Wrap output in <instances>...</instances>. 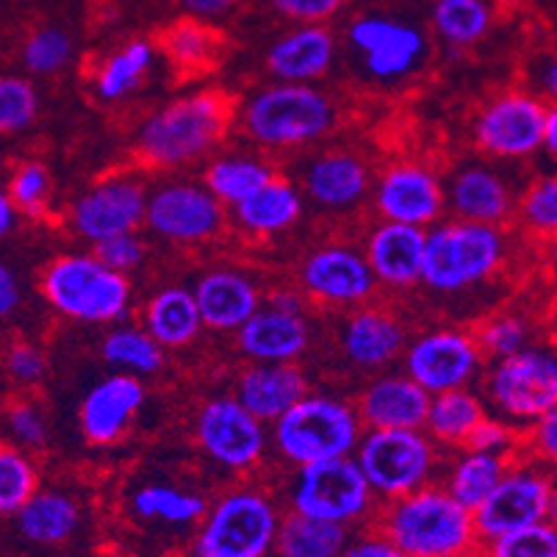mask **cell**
<instances>
[{
  "mask_svg": "<svg viewBox=\"0 0 557 557\" xmlns=\"http://www.w3.org/2000/svg\"><path fill=\"white\" fill-rule=\"evenodd\" d=\"M239 120L261 148L292 150L322 139L336 123V106L311 84H275L252 95Z\"/></svg>",
  "mask_w": 557,
  "mask_h": 557,
  "instance_id": "4",
  "label": "cell"
},
{
  "mask_svg": "<svg viewBox=\"0 0 557 557\" xmlns=\"http://www.w3.org/2000/svg\"><path fill=\"white\" fill-rule=\"evenodd\" d=\"M7 430L12 435L14 447L20 449H42L50 438L48 417H45L42 405L34 399H14L3 410Z\"/></svg>",
  "mask_w": 557,
  "mask_h": 557,
  "instance_id": "49",
  "label": "cell"
},
{
  "mask_svg": "<svg viewBox=\"0 0 557 557\" xmlns=\"http://www.w3.org/2000/svg\"><path fill=\"white\" fill-rule=\"evenodd\" d=\"M14 225H17V211H14L7 189H0V239H7L9 233L14 231Z\"/></svg>",
  "mask_w": 557,
  "mask_h": 557,
  "instance_id": "59",
  "label": "cell"
},
{
  "mask_svg": "<svg viewBox=\"0 0 557 557\" xmlns=\"http://www.w3.org/2000/svg\"><path fill=\"white\" fill-rule=\"evenodd\" d=\"M485 417V403L469 388H455V392L433 394L424 417V435L435 447L463 449L466 438L478 428L480 419Z\"/></svg>",
  "mask_w": 557,
  "mask_h": 557,
  "instance_id": "33",
  "label": "cell"
},
{
  "mask_svg": "<svg viewBox=\"0 0 557 557\" xmlns=\"http://www.w3.org/2000/svg\"><path fill=\"white\" fill-rule=\"evenodd\" d=\"M508 258V233L499 225L449 220L424 233V258L419 283L455 295L491 281Z\"/></svg>",
  "mask_w": 557,
  "mask_h": 557,
  "instance_id": "3",
  "label": "cell"
},
{
  "mask_svg": "<svg viewBox=\"0 0 557 557\" xmlns=\"http://www.w3.org/2000/svg\"><path fill=\"white\" fill-rule=\"evenodd\" d=\"M148 399L139 377L131 374H109L86 392L78 410L81 433L95 447H109L128 433L131 422Z\"/></svg>",
  "mask_w": 557,
  "mask_h": 557,
  "instance_id": "21",
  "label": "cell"
},
{
  "mask_svg": "<svg viewBox=\"0 0 557 557\" xmlns=\"http://www.w3.org/2000/svg\"><path fill=\"white\" fill-rule=\"evenodd\" d=\"M270 3L275 12L288 20H297L300 25L322 23L344 7V0H270Z\"/></svg>",
  "mask_w": 557,
  "mask_h": 557,
  "instance_id": "53",
  "label": "cell"
},
{
  "mask_svg": "<svg viewBox=\"0 0 557 557\" xmlns=\"http://www.w3.org/2000/svg\"><path fill=\"white\" fill-rule=\"evenodd\" d=\"M516 214L519 222L533 231L535 236L552 239L557 233V181L555 175H541L533 184L521 191L516 200Z\"/></svg>",
  "mask_w": 557,
  "mask_h": 557,
  "instance_id": "47",
  "label": "cell"
},
{
  "mask_svg": "<svg viewBox=\"0 0 557 557\" xmlns=\"http://www.w3.org/2000/svg\"><path fill=\"white\" fill-rule=\"evenodd\" d=\"M275 172L267 161L252 159V156H222V159L211 161L209 170H206V189L222 202V206H236V202L245 200L247 195L258 189L261 184L272 178Z\"/></svg>",
  "mask_w": 557,
  "mask_h": 557,
  "instance_id": "37",
  "label": "cell"
},
{
  "mask_svg": "<svg viewBox=\"0 0 557 557\" xmlns=\"http://www.w3.org/2000/svg\"><path fill=\"white\" fill-rule=\"evenodd\" d=\"M281 516L263 491H227L197 521L191 557H272Z\"/></svg>",
  "mask_w": 557,
  "mask_h": 557,
  "instance_id": "7",
  "label": "cell"
},
{
  "mask_svg": "<svg viewBox=\"0 0 557 557\" xmlns=\"http://www.w3.org/2000/svg\"><path fill=\"white\" fill-rule=\"evenodd\" d=\"M336 42L322 25H300L277 39L267 53V67L281 84H311L331 70Z\"/></svg>",
  "mask_w": 557,
  "mask_h": 557,
  "instance_id": "28",
  "label": "cell"
},
{
  "mask_svg": "<svg viewBox=\"0 0 557 557\" xmlns=\"http://www.w3.org/2000/svg\"><path fill=\"white\" fill-rule=\"evenodd\" d=\"M288 505H292V513L331 521L349 530L372 519L377 510V499L352 458H331L300 466Z\"/></svg>",
  "mask_w": 557,
  "mask_h": 557,
  "instance_id": "9",
  "label": "cell"
},
{
  "mask_svg": "<svg viewBox=\"0 0 557 557\" xmlns=\"http://www.w3.org/2000/svg\"><path fill=\"white\" fill-rule=\"evenodd\" d=\"M352 460L377 503H392L430 485L438 469V447L424 430H367Z\"/></svg>",
  "mask_w": 557,
  "mask_h": 557,
  "instance_id": "8",
  "label": "cell"
},
{
  "mask_svg": "<svg viewBox=\"0 0 557 557\" xmlns=\"http://www.w3.org/2000/svg\"><path fill=\"white\" fill-rule=\"evenodd\" d=\"M300 283L306 295L325 306H358L374 295L372 270L363 252L347 245H327L302 261Z\"/></svg>",
  "mask_w": 557,
  "mask_h": 557,
  "instance_id": "19",
  "label": "cell"
},
{
  "mask_svg": "<svg viewBox=\"0 0 557 557\" xmlns=\"http://www.w3.org/2000/svg\"><path fill=\"white\" fill-rule=\"evenodd\" d=\"M23 302V288L7 261H0V319H9Z\"/></svg>",
  "mask_w": 557,
  "mask_h": 557,
  "instance_id": "56",
  "label": "cell"
},
{
  "mask_svg": "<svg viewBox=\"0 0 557 557\" xmlns=\"http://www.w3.org/2000/svg\"><path fill=\"white\" fill-rule=\"evenodd\" d=\"M521 442H524V438H521L516 424L485 413V417L478 422V428L469 433L463 449H474V453H494V455H519Z\"/></svg>",
  "mask_w": 557,
  "mask_h": 557,
  "instance_id": "50",
  "label": "cell"
},
{
  "mask_svg": "<svg viewBox=\"0 0 557 557\" xmlns=\"http://www.w3.org/2000/svg\"><path fill=\"white\" fill-rule=\"evenodd\" d=\"M372 530L405 557L472 555L480 541L472 510L460 508L442 485H422L374 510Z\"/></svg>",
  "mask_w": 557,
  "mask_h": 557,
  "instance_id": "1",
  "label": "cell"
},
{
  "mask_svg": "<svg viewBox=\"0 0 557 557\" xmlns=\"http://www.w3.org/2000/svg\"><path fill=\"white\" fill-rule=\"evenodd\" d=\"M428 405L430 394L408 374H383L363 388L356 413L369 430H422Z\"/></svg>",
  "mask_w": 557,
  "mask_h": 557,
  "instance_id": "26",
  "label": "cell"
},
{
  "mask_svg": "<svg viewBox=\"0 0 557 557\" xmlns=\"http://www.w3.org/2000/svg\"><path fill=\"white\" fill-rule=\"evenodd\" d=\"M197 444L227 472H250L267 453V428L233 397H216L197 413Z\"/></svg>",
  "mask_w": 557,
  "mask_h": 557,
  "instance_id": "14",
  "label": "cell"
},
{
  "mask_svg": "<svg viewBox=\"0 0 557 557\" xmlns=\"http://www.w3.org/2000/svg\"><path fill=\"white\" fill-rule=\"evenodd\" d=\"M306 195L331 211L352 209L372 191V172L367 161L347 150H331L308 161L302 172Z\"/></svg>",
  "mask_w": 557,
  "mask_h": 557,
  "instance_id": "27",
  "label": "cell"
},
{
  "mask_svg": "<svg viewBox=\"0 0 557 557\" xmlns=\"http://www.w3.org/2000/svg\"><path fill=\"white\" fill-rule=\"evenodd\" d=\"M73 59V42L62 28H39L23 45V64L34 75L62 73Z\"/></svg>",
  "mask_w": 557,
  "mask_h": 557,
  "instance_id": "48",
  "label": "cell"
},
{
  "mask_svg": "<svg viewBox=\"0 0 557 557\" xmlns=\"http://www.w3.org/2000/svg\"><path fill=\"white\" fill-rule=\"evenodd\" d=\"M478 557H557V527L544 521L496 535L478 546Z\"/></svg>",
  "mask_w": 557,
  "mask_h": 557,
  "instance_id": "46",
  "label": "cell"
},
{
  "mask_svg": "<svg viewBox=\"0 0 557 557\" xmlns=\"http://www.w3.org/2000/svg\"><path fill=\"white\" fill-rule=\"evenodd\" d=\"M555 503V483L552 474L544 472V463L535 458L521 463L516 458L499 485L485 496L478 510H472L478 541L483 544L496 535L552 521Z\"/></svg>",
  "mask_w": 557,
  "mask_h": 557,
  "instance_id": "11",
  "label": "cell"
},
{
  "mask_svg": "<svg viewBox=\"0 0 557 557\" xmlns=\"http://www.w3.org/2000/svg\"><path fill=\"white\" fill-rule=\"evenodd\" d=\"M42 295L53 311L84 325H111L128 313V275L111 272L89 252H67L45 267Z\"/></svg>",
  "mask_w": 557,
  "mask_h": 557,
  "instance_id": "5",
  "label": "cell"
},
{
  "mask_svg": "<svg viewBox=\"0 0 557 557\" xmlns=\"http://www.w3.org/2000/svg\"><path fill=\"white\" fill-rule=\"evenodd\" d=\"M352 539V530L342 524H331V521H317L308 516L292 513L281 516L277 524L275 546L272 555L275 557H338L344 546Z\"/></svg>",
  "mask_w": 557,
  "mask_h": 557,
  "instance_id": "35",
  "label": "cell"
},
{
  "mask_svg": "<svg viewBox=\"0 0 557 557\" xmlns=\"http://www.w3.org/2000/svg\"><path fill=\"white\" fill-rule=\"evenodd\" d=\"M516 455H494L463 449L447 469L442 488L466 510H478L485 496L499 485Z\"/></svg>",
  "mask_w": 557,
  "mask_h": 557,
  "instance_id": "34",
  "label": "cell"
},
{
  "mask_svg": "<svg viewBox=\"0 0 557 557\" xmlns=\"http://www.w3.org/2000/svg\"><path fill=\"white\" fill-rule=\"evenodd\" d=\"M3 372L23 388L39 386L48 374L45 352L32 342H12L3 352Z\"/></svg>",
  "mask_w": 557,
  "mask_h": 557,
  "instance_id": "52",
  "label": "cell"
},
{
  "mask_svg": "<svg viewBox=\"0 0 557 557\" xmlns=\"http://www.w3.org/2000/svg\"><path fill=\"white\" fill-rule=\"evenodd\" d=\"M95 258H98L103 267H109L111 272H120V275H128V272L139 270L145 258H148V245L139 239V233H120V236H111V239L95 245Z\"/></svg>",
  "mask_w": 557,
  "mask_h": 557,
  "instance_id": "51",
  "label": "cell"
},
{
  "mask_svg": "<svg viewBox=\"0 0 557 557\" xmlns=\"http://www.w3.org/2000/svg\"><path fill=\"white\" fill-rule=\"evenodd\" d=\"M148 189L136 178H106L86 189L70 209V227L89 245L134 233L145 222Z\"/></svg>",
  "mask_w": 557,
  "mask_h": 557,
  "instance_id": "16",
  "label": "cell"
},
{
  "mask_svg": "<svg viewBox=\"0 0 557 557\" xmlns=\"http://www.w3.org/2000/svg\"><path fill=\"white\" fill-rule=\"evenodd\" d=\"M233 103L220 92H195L150 114L136 134V153L150 166H184L209 156L227 134Z\"/></svg>",
  "mask_w": 557,
  "mask_h": 557,
  "instance_id": "2",
  "label": "cell"
},
{
  "mask_svg": "<svg viewBox=\"0 0 557 557\" xmlns=\"http://www.w3.org/2000/svg\"><path fill=\"white\" fill-rule=\"evenodd\" d=\"M308 394V377L295 363H250L236 380L233 399L258 422L272 424Z\"/></svg>",
  "mask_w": 557,
  "mask_h": 557,
  "instance_id": "24",
  "label": "cell"
},
{
  "mask_svg": "<svg viewBox=\"0 0 557 557\" xmlns=\"http://www.w3.org/2000/svg\"><path fill=\"white\" fill-rule=\"evenodd\" d=\"M485 394L499 419L533 424L549 410H557V358L552 347H524L516 356L494 361Z\"/></svg>",
  "mask_w": 557,
  "mask_h": 557,
  "instance_id": "10",
  "label": "cell"
},
{
  "mask_svg": "<svg viewBox=\"0 0 557 557\" xmlns=\"http://www.w3.org/2000/svg\"><path fill=\"white\" fill-rule=\"evenodd\" d=\"M186 12L195 14V20L222 17L233 7V0H184Z\"/></svg>",
  "mask_w": 557,
  "mask_h": 557,
  "instance_id": "57",
  "label": "cell"
},
{
  "mask_svg": "<svg viewBox=\"0 0 557 557\" xmlns=\"http://www.w3.org/2000/svg\"><path fill=\"white\" fill-rule=\"evenodd\" d=\"M374 206L386 222L424 227L444 214V184L419 161H397L374 184Z\"/></svg>",
  "mask_w": 557,
  "mask_h": 557,
  "instance_id": "17",
  "label": "cell"
},
{
  "mask_svg": "<svg viewBox=\"0 0 557 557\" xmlns=\"http://www.w3.org/2000/svg\"><path fill=\"white\" fill-rule=\"evenodd\" d=\"M480 369L483 352L466 331H430L405 347V374L430 397L469 388Z\"/></svg>",
  "mask_w": 557,
  "mask_h": 557,
  "instance_id": "15",
  "label": "cell"
},
{
  "mask_svg": "<svg viewBox=\"0 0 557 557\" xmlns=\"http://www.w3.org/2000/svg\"><path fill=\"white\" fill-rule=\"evenodd\" d=\"M39 488L34 460L14 444L0 442V519L14 516Z\"/></svg>",
  "mask_w": 557,
  "mask_h": 557,
  "instance_id": "41",
  "label": "cell"
},
{
  "mask_svg": "<svg viewBox=\"0 0 557 557\" xmlns=\"http://www.w3.org/2000/svg\"><path fill=\"white\" fill-rule=\"evenodd\" d=\"M9 200H12L14 211L25 216H45L50 209V197H53V178L50 170L37 159L20 161L14 166L12 178H9L7 189Z\"/></svg>",
  "mask_w": 557,
  "mask_h": 557,
  "instance_id": "43",
  "label": "cell"
},
{
  "mask_svg": "<svg viewBox=\"0 0 557 557\" xmlns=\"http://www.w3.org/2000/svg\"><path fill=\"white\" fill-rule=\"evenodd\" d=\"M474 342H478L483 358L503 361L533 344V327L519 313H496L480 325Z\"/></svg>",
  "mask_w": 557,
  "mask_h": 557,
  "instance_id": "44",
  "label": "cell"
},
{
  "mask_svg": "<svg viewBox=\"0 0 557 557\" xmlns=\"http://www.w3.org/2000/svg\"><path fill=\"white\" fill-rule=\"evenodd\" d=\"M191 297L200 311L202 327L236 333L263 306L261 288L239 270H211L197 277Z\"/></svg>",
  "mask_w": 557,
  "mask_h": 557,
  "instance_id": "22",
  "label": "cell"
},
{
  "mask_svg": "<svg viewBox=\"0 0 557 557\" xmlns=\"http://www.w3.org/2000/svg\"><path fill=\"white\" fill-rule=\"evenodd\" d=\"M433 25L453 50L472 48L488 34L491 9L485 0H435Z\"/></svg>",
  "mask_w": 557,
  "mask_h": 557,
  "instance_id": "40",
  "label": "cell"
},
{
  "mask_svg": "<svg viewBox=\"0 0 557 557\" xmlns=\"http://www.w3.org/2000/svg\"><path fill=\"white\" fill-rule=\"evenodd\" d=\"M552 103L539 95L508 92L483 106L474 120V141L485 156L499 161H521L541 153L546 114Z\"/></svg>",
  "mask_w": 557,
  "mask_h": 557,
  "instance_id": "12",
  "label": "cell"
},
{
  "mask_svg": "<svg viewBox=\"0 0 557 557\" xmlns=\"http://www.w3.org/2000/svg\"><path fill=\"white\" fill-rule=\"evenodd\" d=\"M424 227L380 222L367 239V258L374 283L386 288H410L422 277Z\"/></svg>",
  "mask_w": 557,
  "mask_h": 557,
  "instance_id": "23",
  "label": "cell"
},
{
  "mask_svg": "<svg viewBox=\"0 0 557 557\" xmlns=\"http://www.w3.org/2000/svg\"><path fill=\"white\" fill-rule=\"evenodd\" d=\"M236 342L252 363H295L308 349L311 331L306 313H283L261 306L236 331Z\"/></svg>",
  "mask_w": 557,
  "mask_h": 557,
  "instance_id": "25",
  "label": "cell"
},
{
  "mask_svg": "<svg viewBox=\"0 0 557 557\" xmlns=\"http://www.w3.org/2000/svg\"><path fill=\"white\" fill-rule=\"evenodd\" d=\"M39 116L37 86L20 75H0V136H17Z\"/></svg>",
  "mask_w": 557,
  "mask_h": 557,
  "instance_id": "45",
  "label": "cell"
},
{
  "mask_svg": "<svg viewBox=\"0 0 557 557\" xmlns=\"http://www.w3.org/2000/svg\"><path fill=\"white\" fill-rule=\"evenodd\" d=\"M338 557H405V555L397 549V546L388 544L383 535L369 530L367 535L349 539V544L344 546V552Z\"/></svg>",
  "mask_w": 557,
  "mask_h": 557,
  "instance_id": "55",
  "label": "cell"
},
{
  "mask_svg": "<svg viewBox=\"0 0 557 557\" xmlns=\"http://www.w3.org/2000/svg\"><path fill=\"white\" fill-rule=\"evenodd\" d=\"M363 424L356 405L327 394H306L272 422V442L292 466H311L319 460L352 458Z\"/></svg>",
  "mask_w": 557,
  "mask_h": 557,
  "instance_id": "6",
  "label": "cell"
},
{
  "mask_svg": "<svg viewBox=\"0 0 557 557\" xmlns=\"http://www.w3.org/2000/svg\"><path fill=\"white\" fill-rule=\"evenodd\" d=\"M349 42L361 53L367 73L386 84L413 73L428 48L419 28L380 14H367L349 25Z\"/></svg>",
  "mask_w": 557,
  "mask_h": 557,
  "instance_id": "18",
  "label": "cell"
},
{
  "mask_svg": "<svg viewBox=\"0 0 557 557\" xmlns=\"http://www.w3.org/2000/svg\"><path fill=\"white\" fill-rule=\"evenodd\" d=\"M541 150H546L549 156L557 153V109L552 106L549 114H546L544 134H541Z\"/></svg>",
  "mask_w": 557,
  "mask_h": 557,
  "instance_id": "60",
  "label": "cell"
},
{
  "mask_svg": "<svg viewBox=\"0 0 557 557\" xmlns=\"http://www.w3.org/2000/svg\"><path fill=\"white\" fill-rule=\"evenodd\" d=\"M17 533L34 546H62L75 539L84 524V510L73 494L59 488H37L23 508L14 513Z\"/></svg>",
  "mask_w": 557,
  "mask_h": 557,
  "instance_id": "29",
  "label": "cell"
},
{
  "mask_svg": "<svg viewBox=\"0 0 557 557\" xmlns=\"http://www.w3.org/2000/svg\"><path fill=\"white\" fill-rule=\"evenodd\" d=\"M103 361L120 374L150 377L164 367V349L145 327H114L103 342Z\"/></svg>",
  "mask_w": 557,
  "mask_h": 557,
  "instance_id": "38",
  "label": "cell"
},
{
  "mask_svg": "<svg viewBox=\"0 0 557 557\" xmlns=\"http://www.w3.org/2000/svg\"><path fill=\"white\" fill-rule=\"evenodd\" d=\"M342 349L347 361L361 369L386 367L405 349V327L388 311L361 308L344 325Z\"/></svg>",
  "mask_w": 557,
  "mask_h": 557,
  "instance_id": "30",
  "label": "cell"
},
{
  "mask_svg": "<svg viewBox=\"0 0 557 557\" xmlns=\"http://www.w3.org/2000/svg\"><path fill=\"white\" fill-rule=\"evenodd\" d=\"M145 222L172 245H206L225 227V206L206 186L164 184L148 191Z\"/></svg>",
  "mask_w": 557,
  "mask_h": 557,
  "instance_id": "13",
  "label": "cell"
},
{
  "mask_svg": "<svg viewBox=\"0 0 557 557\" xmlns=\"http://www.w3.org/2000/svg\"><path fill=\"white\" fill-rule=\"evenodd\" d=\"M263 306L275 308V311H283V313H302V300L297 292H275V295L267 297V302Z\"/></svg>",
  "mask_w": 557,
  "mask_h": 557,
  "instance_id": "58",
  "label": "cell"
},
{
  "mask_svg": "<svg viewBox=\"0 0 557 557\" xmlns=\"http://www.w3.org/2000/svg\"><path fill=\"white\" fill-rule=\"evenodd\" d=\"M164 50L175 67L191 73V70L209 67L214 62L216 34L202 20H184L164 34Z\"/></svg>",
  "mask_w": 557,
  "mask_h": 557,
  "instance_id": "42",
  "label": "cell"
},
{
  "mask_svg": "<svg viewBox=\"0 0 557 557\" xmlns=\"http://www.w3.org/2000/svg\"><path fill=\"white\" fill-rule=\"evenodd\" d=\"M516 189L503 172L483 161H472L453 172L444 186V206H449L455 220L483 222L503 227L516 214Z\"/></svg>",
  "mask_w": 557,
  "mask_h": 557,
  "instance_id": "20",
  "label": "cell"
},
{
  "mask_svg": "<svg viewBox=\"0 0 557 557\" xmlns=\"http://www.w3.org/2000/svg\"><path fill=\"white\" fill-rule=\"evenodd\" d=\"M209 503L195 491L178 485L150 483L131 496V510L139 521H159L166 527H195L202 519Z\"/></svg>",
  "mask_w": 557,
  "mask_h": 557,
  "instance_id": "36",
  "label": "cell"
},
{
  "mask_svg": "<svg viewBox=\"0 0 557 557\" xmlns=\"http://www.w3.org/2000/svg\"><path fill=\"white\" fill-rule=\"evenodd\" d=\"M527 447L533 449L535 460H541V463H555L557 458V410H549V413H544L541 419H535L533 424H530V438L527 442Z\"/></svg>",
  "mask_w": 557,
  "mask_h": 557,
  "instance_id": "54",
  "label": "cell"
},
{
  "mask_svg": "<svg viewBox=\"0 0 557 557\" xmlns=\"http://www.w3.org/2000/svg\"><path fill=\"white\" fill-rule=\"evenodd\" d=\"M302 216V195L292 181L272 175L252 195L233 206V220L250 236H277Z\"/></svg>",
  "mask_w": 557,
  "mask_h": 557,
  "instance_id": "31",
  "label": "cell"
},
{
  "mask_svg": "<svg viewBox=\"0 0 557 557\" xmlns=\"http://www.w3.org/2000/svg\"><path fill=\"white\" fill-rule=\"evenodd\" d=\"M141 325L161 349H184L200 336L202 319L191 288L166 286L156 292L141 313Z\"/></svg>",
  "mask_w": 557,
  "mask_h": 557,
  "instance_id": "32",
  "label": "cell"
},
{
  "mask_svg": "<svg viewBox=\"0 0 557 557\" xmlns=\"http://www.w3.org/2000/svg\"><path fill=\"white\" fill-rule=\"evenodd\" d=\"M156 59V50L150 42H131L125 48L116 50L114 55L106 59L103 67L95 75V92L106 103H114V100H123L125 95H131L136 86L141 84V78L150 73Z\"/></svg>",
  "mask_w": 557,
  "mask_h": 557,
  "instance_id": "39",
  "label": "cell"
},
{
  "mask_svg": "<svg viewBox=\"0 0 557 557\" xmlns=\"http://www.w3.org/2000/svg\"><path fill=\"white\" fill-rule=\"evenodd\" d=\"M438 557H478V552H472V555H438Z\"/></svg>",
  "mask_w": 557,
  "mask_h": 557,
  "instance_id": "61",
  "label": "cell"
}]
</instances>
